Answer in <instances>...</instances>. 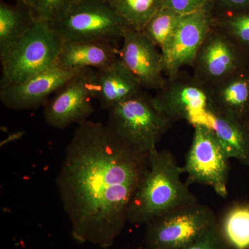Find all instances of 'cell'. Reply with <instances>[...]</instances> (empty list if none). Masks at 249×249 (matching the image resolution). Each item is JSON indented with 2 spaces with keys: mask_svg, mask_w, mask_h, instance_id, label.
<instances>
[{
  "mask_svg": "<svg viewBox=\"0 0 249 249\" xmlns=\"http://www.w3.org/2000/svg\"><path fill=\"white\" fill-rule=\"evenodd\" d=\"M149 168V154L123 142L101 123L78 124L56 184L71 235L80 244L113 245Z\"/></svg>",
  "mask_w": 249,
  "mask_h": 249,
  "instance_id": "cell-1",
  "label": "cell"
},
{
  "mask_svg": "<svg viewBox=\"0 0 249 249\" xmlns=\"http://www.w3.org/2000/svg\"><path fill=\"white\" fill-rule=\"evenodd\" d=\"M183 168L168 150L149 153V168L129 204L127 222L147 224L156 217L183 205L197 202L181 179Z\"/></svg>",
  "mask_w": 249,
  "mask_h": 249,
  "instance_id": "cell-2",
  "label": "cell"
},
{
  "mask_svg": "<svg viewBox=\"0 0 249 249\" xmlns=\"http://www.w3.org/2000/svg\"><path fill=\"white\" fill-rule=\"evenodd\" d=\"M63 41L50 22L36 19L4 58L0 87L16 84L56 64Z\"/></svg>",
  "mask_w": 249,
  "mask_h": 249,
  "instance_id": "cell-3",
  "label": "cell"
},
{
  "mask_svg": "<svg viewBox=\"0 0 249 249\" xmlns=\"http://www.w3.org/2000/svg\"><path fill=\"white\" fill-rule=\"evenodd\" d=\"M172 124L144 90L108 110L109 129L142 153L149 154L157 148V142Z\"/></svg>",
  "mask_w": 249,
  "mask_h": 249,
  "instance_id": "cell-4",
  "label": "cell"
},
{
  "mask_svg": "<svg viewBox=\"0 0 249 249\" xmlns=\"http://www.w3.org/2000/svg\"><path fill=\"white\" fill-rule=\"evenodd\" d=\"M50 23L63 42L108 41L118 44L129 28L106 0H74Z\"/></svg>",
  "mask_w": 249,
  "mask_h": 249,
  "instance_id": "cell-5",
  "label": "cell"
},
{
  "mask_svg": "<svg viewBox=\"0 0 249 249\" xmlns=\"http://www.w3.org/2000/svg\"><path fill=\"white\" fill-rule=\"evenodd\" d=\"M208 206L191 203L170 210L147 224V249H181L217 223Z\"/></svg>",
  "mask_w": 249,
  "mask_h": 249,
  "instance_id": "cell-6",
  "label": "cell"
},
{
  "mask_svg": "<svg viewBox=\"0 0 249 249\" xmlns=\"http://www.w3.org/2000/svg\"><path fill=\"white\" fill-rule=\"evenodd\" d=\"M154 104L172 123L185 120L207 126L211 106L208 88L194 75L179 71L166 77L152 97Z\"/></svg>",
  "mask_w": 249,
  "mask_h": 249,
  "instance_id": "cell-7",
  "label": "cell"
},
{
  "mask_svg": "<svg viewBox=\"0 0 249 249\" xmlns=\"http://www.w3.org/2000/svg\"><path fill=\"white\" fill-rule=\"evenodd\" d=\"M193 127L183 173L188 175V182L212 187L218 196L227 197L230 158L212 129L200 124Z\"/></svg>",
  "mask_w": 249,
  "mask_h": 249,
  "instance_id": "cell-8",
  "label": "cell"
},
{
  "mask_svg": "<svg viewBox=\"0 0 249 249\" xmlns=\"http://www.w3.org/2000/svg\"><path fill=\"white\" fill-rule=\"evenodd\" d=\"M213 20V14L209 4L198 11L181 16L171 40L161 52L165 76H173L181 71L183 67L193 66L196 53L211 30Z\"/></svg>",
  "mask_w": 249,
  "mask_h": 249,
  "instance_id": "cell-9",
  "label": "cell"
},
{
  "mask_svg": "<svg viewBox=\"0 0 249 249\" xmlns=\"http://www.w3.org/2000/svg\"><path fill=\"white\" fill-rule=\"evenodd\" d=\"M246 66L247 53L213 24L191 67L196 78L211 85Z\"/></svg>",
  "mask_w": 249,
  "mask_h": 249,
  "instance_id": "cell-10",
  "label": "cell"
},
{
  "mask_svg": "<svg viewBox=\"0 0 249 249\" xmlns=\"http://www.w3.org/2000/svg\"><path fill=\"white\" fill-rule=\"evenodd\" d=\"M92 70L86 69L80 72L46 103L44 118L49 126L65 129L88 121L94 112V98L89 87V74Z\"/></svg>",
  "mask_w": 249,
  "mask_h": 249,
  "instance_id": "cell-11",
  "label": "cell"
},
{
  "mask_svg": "<svg viewBox=\"0 0 249 249\" xmlns=\"http://www.w3.org/2000/svg\"><path fill=\"white\" fill-rule=\"evenodd\" d=\"M85 70H68L55 64L22 83L0 87V100L10 109H36L45 105L51 95Z\"/></svg>",
  "mask_w": 249,
  "mask_h": 249,
  "instance_id": "cell-12",
  "label": "cell"
},
{
  "mask_svg": "<svg viewBox=\"0 0 249 249\" xmlns=\"http://www.w3.org/2000/svg\"><path fill=\"white\" fill-rule=\"evenodd\" d=\"M119 58L140 82L143 89L158 91L164 85L163 56L160 49L143 32L129 27L124 31Z\"/></svg>",
  "mask_w": 249,
  "mask_h": 249,
  "instance_id": "cell-13",
  "label": "cell"
},
{
  "mask_svg": "<svg viewBox=\"0 0 249 249\" xmlns=\"http://www.w3.org/2000/svg\"><path fill=\"white\" fill-rule=\"evenodd\" d=\"M89 87L93 98L107 111L143 91L139 80L119 58L104 68L91 70Z\"/></svg>",
  "mask_w": 249,
  "mask_h": 249,
  "instance_id": "cell-14",
  "label": "cell"
},
{
  "mask_svg": "<svg viewBox=\"0 0 249 249\" xmlns=\"http://www.w3.org/2000/svg\"><path fill=\"white\" fill-rule=\"evenodd\" d=\"M206 86L211 109L249 124L248 67H242L220 81Z\"/></svg>",
  "mask_w": 249,
  "mask_h": 249,
  "instance_id": "cell-15",
  "label": "cell"
},
{
  "mask_svg": "<svg viewBox=\"0 0 249 249\" xmlns=\"http://www.w3.org/2000/svg\"><path fill=\"white\" fill-rule=\"evenodd\" d=\"M119 50L117 44L108 41L63 42L56 64L68 70H98L115 61Z\"/></svg>",
  "mask_w": 249,
  "mask_h": 249,
  "instance_id": "cell-16",
  "label": "cell"
},
{
  "mask_svg": "<svg viewBox=\"0 0 249 249\" xmlns=\"http://www.w3.org/2000/svg\"><path fill=\"white\" fill-rule=\"evenodd\" d=\"M207 127L213 131L230 159L249 164V124L210 109Z\"/></svg>",
  "mask_w": 249,
  "mask_h": 249,
  "instance_id": "cell-17",
  "label": "cell"
},
{
  "mask_svg": "<svg viewBox=\"0 0 249 249\" xmlns=\"http://www.w3.org/2000/svg\"><path fill=\"white\" fill-rule=\"evenodd\" d=\"M36 19L34 11L22 5L0 3V60L4 58Z\"/></svg>",
  "mask_w": 249,
  "mask_h": 249,
  "instance_id": "cell-18",
  "label": "cell"
},
{
  "mask_svg": "<svg viewBox=\"0 0 249 249\" xmlns=\"http://www.w3.org/2000/svg\"><path fill=\"white\" fill-rule=\"evenodd\" d=\"M219 226L229 246L235 249H249V205L232 206L223 216Z\"/></svg>",
  "mask_w": 249,
  "mask_h": 249,
  "instance_id": "cell-19",
  "label": "cell"
},
{
  "mask_svg": "<svg viewBox=\"0 0 249 249\" xmlns=\"http://www.w3.org/2000/svg\"><path fill=\"white\" fill-rule=\"evenodd\" d=\"M129 27L139 31L163 6V0H106Z\"/></svg>",
  "mask_w": 249,
  "mask_h": 249,
  "instance_id": "cell-20",
  "label": "cell"
},
{
  "mask_svg": "<svg viewBox=\"0 0 249 249\" xmlns=\"http://www.w3.org/2000/svg\"><path fill=\"white\" fill-rule=\"evenodd\" d=\"M182 16L173 10L162 6L149 21L142 32L162 52L171 40Z\"/></svg>",
  "mask_w": 249,
  "mask_h": 249,
  "instance_id": "cell-21",
  "label": "cell"
},
{
  "mask_svg": "<svg viewBox=\"0 0 249 249\" xmlns=\"http://www.w3.org/2000/svg\"><path fill=\"white\" fill-rule=\"evenodd\" d=\"M213 25L247 54L249 52V9L214 17Z\"/></svg>",
  "mask_w": 249,
  "mask_h": 249,
  "instance_id": "cell-22",
  "label": "cell"
},
{
  "mask_svg": "<svg viewBox=\"0 0 249 249\" xmlns=\"http://www.w3.org/2000/svg\"><path fill=\"white\" fill-rule=\"evenodd\" d=\"M74 0H36V19L52 22L60 17Z\"/></svg>",
  "mask_w": 249,
  "mask_h": 249,
  "instance_id": "cell-23",
  "label": "cell"
},
{
  "mask_svg": "<svg viewBox=\"0 0 249 249\" xmlns=\"http://www.w3.org/2000/svg\"><path fill=\"white\" fill-rule=\"evenodd\" d=\"M228 247L229 245L224 240L217 222L197 240L181 249H228Z\"/></svg>",
  "mask_w": 249,
  "mask_h": 249,
  "instance_id": "cell-24",
  "label": "cell"
},
{
  "mask_svg": "<svg viewBox=\"0 0 249 249\" xmlns=\"http://www.w3.org/2000/svg\"><path fill=\"white\" fill-rule=\"evenodd\" d=\"M209 4L214 17L249 9V0H209Z\"/></svg>",
  "mask_w": 249,
  "mask_h": 249,
  "instance_id": "cell-25",
  "label": "cell"
},
{
  "mask_svg": "<svg viewBox=\"0 0 249 249\" xmlns=\"http://www.w3.org/2000/svg\"><path fill=\"white\" fill-rule=\"evenodd\" d=\"M208 4L209 0H163V7L186 15L202 9Z\"/></svg>",
  "mask_w": 249,
  "mask_h": 249,
  "instance_id": "cell-26",
  "label": "cell"
},
{
  "mask_svg": "<svg viewBox=\"0 0 249 249\" xmlns=\"http://www.w3.org/2000/svg\"><path fill=\"white\" fill-rule=\"evenodd\" d=\"M18 4L22 5L34 11L35 14L36 7V0H17Z\"/></svg>",
  "mask_w": 249,
  "mask_h": 249,
  "instance_id": "cell-27",
  "label": "cell"
},
{
  "mask_svg": "<svg viewBox=\"0 0 249 249\" xmlns=\"http://www.w3.org/2000/svg\"><path fill=\"white\" fill-rule=\"evenodd\" d=\"M247 67L249 69V52L247 54Z\"/></svg>",
  "mask_w": 249,
  "mask_h": 249,
  "instance_id": "cell-28",
  "label": "cell"
},
{
  "mask_svg": "<svg viewBox=\"0 0 249 249\" xmlns=\"http://www.w3.org/2000/svg\"></svg>",
  "mask_w": 249,
  "mask_h": 249,
  "instance_id": "cell-29",
  "label": "cell"
},
{
  "mask_svg": "<svg viewBox=\"0 0 249 249\" xmlns=\"http://www.w3.org/2000/svg\"></svg>",
  "mask_w": 249,
  "mask_h": 249,
  "instance_id": "cell-30",
  "label": "cell"
}]
</instances>
